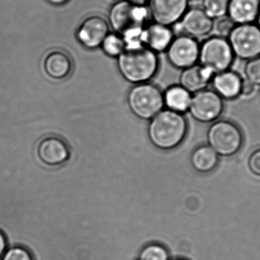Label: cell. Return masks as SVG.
I'll return each instance as SVG.
<instances>
[{
    "label": "cell",
    "instance_id": "33",
    "mask_svg": "<svg viewBox=\"0 0 260 260\" xmlns=\"http://www.w3.org/2000/svg\"><path fill=\"white\" fill-rule=\"evenodd\" d=\"M189 2H197L199 1V0H188Z\"/></svg>",
    "mask_w": 260,
    "mask_h": 260
},
{
    "label": "cell",
    "instance_id": "5",
    "mask_svg": "<svg viewBox=\"0 0 260 260\" xmlns=\"http://www.w3.org/2000/svg\"><path fill=\"white\" fill-rule=\"evenodd\" d=\"M234 55L227 38L213 36L205 40L200 46V64L214 75L230 69Z\"/></svg>",
    "mask_w": 260,
    "mask_h": 260
},
{
    "label": "cell",
    "instance_id": "2",
    "mask_svg": "<svg viewBox=\"0 0 260 260\" xmlns=\"http://www.w3.org/2000/svg\"><path fill=\"white\" fill-rule=\"evenodd\" d=\"M148 15L145 6H136L127 0H119L110 9L109 25L126 43L138 41L147 24Z\"/></svg>",
    "mask_w": 260,
    "mask_h": 260
},
{
    "label": "cell",
    "instance_id": "16",
    "mask_svg": "<svg viewBox=\"0 0 260 260\" xmlns=\"http://www.w3.org/2000/svg\"><path fill=\"white\" fill-rule=\"evenodd\" d=\"M242 82L241 76L230 70L217 73L212 79L214 91L225 99H235L241 96Z\"/></svg>",
    "mask_w": 260,
    "mask_h": 260
},
{
    "label": "cell",
    "instance_id": "24",
    "mask_svg": "<svg viewBox=\"0 0 260 260\" xmlns=\"http://www.w3.org/2000/svg\"><path fill=\"white\" fill-rule=\"evenodd\" d=\"M246 79L256 86L260 85V56L249 60L244 67Z\"/></svg>",
    "mask_w": 260,
    "mask_h": 260
},
{
    "label": "cell",
    "instance_id": "18",
    "mask_svg": "<svg viewBox=\"0 0 260 260\" xmlns=\"http://www.w3.org/2000/svg\"><path fill=\"white\" fill-rule=\"evenodd\" d=\"M44 69L49 77L61 80L70 76L73 70V61L68 53L53 50L46 56Z\"/></svg>",
    "mask_w": 260,
    "mask_h": 260
},
{
    "label": "cell",
    "instance_id": "1",
    "mask_svg": "<svg viewBox=\"0 0 260 260\" xmlns=\"http://www.w3.org/2000/svg\"><path fill=\"white\" fill-rule=\"evenodd\" d=\"M126 44L124 50L117 57V67L120 74L134 85L148 82L158 71V55L141 41Z\"/></svg>",
    "mask_w": 260,
    "mask_h": 260
},
{
    "label": "cell",
    "instance_id": "14",
    "mask_svg": "<svg viewBox=\"0 0 260 260\" xmlns=\"http://www.w3.org/2000/svg\"><path fill=\"white\" fill-rule=\"evenodd\" d=\"M38 156L44 164L56 166L68 159L69 151L62 140L56 137H47L38 143Z\"/></svg>",
    "mask_w": 260,
    "mask_h": 260
},
{
    "label": "cell",
    "instance_id": "31",
    "mask_svg": "<svg viewBox=\"0 0 260 260\" xmlns=\"http://www.w3.org/2000/svg\"><path fill=\"white\" fill-rule=\"evenodd\" d=\"M49 3L53 5V6H62V5L65 4L69 0H47Z\"/></svg>",
    "mask_w": 260,
    "mask_h": 260
},
{
    "label": "cell",
    "instance_id": "8",
    "mask_svg": "<svg viewBox=\"0 0 260 260\" xmlns=\"http://www.w3.org/2000/svg\"><path fill=\"white\" fill-rule=\"evenodd\" d=\"M222 98L214 90H202L194 93L191 99L189 111L194 119L203 123L216 121L224 111Z\"/></svg>",
    "mask_w": 260,
    "mask_h": 260
},
{
    "label": "cell",
    "instance_id": "17",
    "mask_svg": "<svg viewBox=\"0 0 260 260\" xmlns=\"http://www.w3.org/2000/svg\"><path fill=\"white\" fill-rule=\"evenodd\" d=\"M260 0H229L228 17L235 24L253 23L257 18Z\"/></svg>",
    "mask_w": 260,
    "mask_h": 260
},
{
    "label": "cell",
    "instance_id": "23",
    "mask_svg": "<svg viewBox=\"0 0 260 260\" xmlns=\"http://www.w3.org/2000/svg\"><path fill=\"white\" fill-rule=\"evenodd\" d=\"M139 260H169V254L162 246L150 244L141 251Z\"/></svg>",
    "mask_w": 260,
    "mask_h": 260
},
{
    "label": "cell",
    "instance_id": "25",
    "mask_svg": "<svg viewBox=\"0 0 260 260\" xmlns=\"http://www.w3.org/2000/svg\"><path fill=\"white\" fill-rule=\"evenodd\" d=\"M2 260H33V257L27 249L14 247L4 253Z\"/></svg>",
    "mask_w": 260,
    "mask_h": 260
},
{
    "label": "cell",
    "instance_id": "9",
    "mask_svg": "<svg viewBox=\"0 0 260 260\" xmlns=\"http://www.w3.org/2000/svg\"><path fill=\"white\" fill-rule=\"evenodd\" d=\"M200 46L195 38L185 34L178 35L167 49L168 61L173 67L182 70L192 67L199 61Z\"/></svg>",
    "mask_w": 260,
    "mask_h": 260
},
{
    "label": "cell",
    "instance_id": "22",
    "mask_svg": "<svg viewBox=\"0 0 260 260\" xmlns=\"http://www.w3.org/2000/svg\"><path fill=\"white\" fill-rule=\"evenodd\" d=\"M229 0H203V9L209 17L221 18L227 15Z\"/></svg>",
    "mask_w": 260,
    "mask_h": 260
},
{
    "label": "cell",
    "instance_id": "27",
    "mask_svg": "<svg viewBox=\"0 0 260 260\" xmlns=\"http://www.w3.org/2000/svg\"><path fill=\"white\" fill-rule=\"evenodd\" d=\"M248 166L252 174L260 177V149L256 150L250 155Z\"/></svg>",
    "mask_w": 260,
    "mask_h": 260
},
{
    "label": "cell",
    "instance_id": "13",
    "mask_svg": "<svg viewBox=\"0 0 260 260\" xmlns=\"http://www.w3.org/2000/svg\"><path fill=\"white\" fill-rule=\"evenodd\" d=\"M174 38V32L170 26L153 22L145 25L139 41L148 48L158 53L166 51Z\"/></svg>",
    "mask_w": 260,
    "mask_h": 260
},
{
    "label": "cell",
    "instance_id": "26",
    "mask_svg": "<svg viewBox=\"0 0 260 260\" xmlns=\"http://www.w3.org/2000/svg\"><path fill=\"white\" fill-rule=\"evenodd\" d=\"M235 25L236 24L234 23V21L229 17L224 16L222 18H219L216 25H215V29H216V32L219 35L218 36L228 38V37L229 36Z\"/></svg>",
    "mask_w": 260,
    "mask_h": 260
},
{
    "label": "cell",
    "instance_id": "3",
    "mask_svg": "<svg viewBox=\"0 0 260 260\" xmlns=\"http://www.w3.org/2000/svg\"><path fill=\"white\" fill-rule=\"evenodd\" d=\"M187 124L181 113L170 109L156 114L148 128V136L153 145L160 149L175 148L186 136Z\"/></svg>",
    "mask_w": 260,
    "mask_h": 260
},
{
    "label": "cell",
    "instance_id": "30",
    "mask_svg": "<svg viewBox=\"0 0 260 260\" xmlns=\"http://www.w3.org/2000/svg\"><path fill=\"white\" fill-rule=\"evenodd\" d=\"M127 1L130 2L133 4L136 5V6H145L148 4L149 0H127Z\"/></svg>",
    "mask_w": 260,
    "mask_h": 260
},
{
    "label": "cell",
    "instance_id": "35",
    "mask_svg": "<svg viewBox=\"0 0 260 260\" xmlns=\"http://www.w3.org/2000/svg\"><path fill=\"white\" fill-rule=\"evenodd\" d=\"M116 1H119V0H116Z\"/></svg>",
    "mask_w": 260,
    "mask_h": 260
},
{
    "label": "cell",
    "instance_id": "20",
    "mask_svg": "<svg viewBox=\"0 0 260 260\" xmlns=\"http://www.w3.org/2000/svg\"><path fill=\"white\" fill-rule=\"evenodd\" d=\"M191 99V93L180 85L170 87L164 94L165 105L168 109L181 114L189 110Z\"/></svg>",
    "mask_w": 260,
    "mask_h": 260
},
{
    "label": "cell",
    "instance_id": "6",
    "mask_svg": "<svg viewBox=\"0 0 260 260\" xmlns=\"http://www.w3.org/2000/svg\"><path fill=\"white\" fill-rule=\"evenodd\" d=\"M208 143L218 155L232 157L241 151L244 136L239 127L227 120L215 122L208 131Z\"/></svg>",
    "mask_w": 260,
    "mask_h": 260
},
{
    "label": "cell",
    "instance_id": "28",
    "mask_svg": "<svg viewBox=\"0 0 260 260\" xmlns=\"http://www.w3.org/2000/svg\"><path fill=\"white\" fill-rule=\"evenodd\" d=\"M255 85L252 84L251 82H249L248 80L245 79L243 80L242 85H241V95L244 96H250L253 94L254 92Z\"/></svg>",
    "mask_w": 260,
    "mask_h": 260
},
{
    "label": "cell",
    "instance_id": "15",
    "mask_svg": "<svg viewBox=\"0 0 260 260\" xmlns=\"http://www.w3.org/2000/svg\"><path fill=\"white\" fill-rule=\"evenodd\" d=\"M215 75L200 64L183 69L180 76V85L190 93L206 90Z\"/></svg>",
    "mask_w": 260,
    "mask_h": 260
},
{
    "label": "cell",
    "instance_id": "11",
    "mask_svg": "<svg viewBox=\"0 0 260 260\" xmlns=\"http://www.w3.org/2000/svg\"><path fill=\"white\" fill-rule=\"evenodd\" d=\"M109 33V23L102 17L92 15L85 18L79 25L76 38L85 48L94 50L102 46Z\"/></svg>",
    "mask_w": 260,
    "mask_h": 260
},
{
    "label": "cell",
    "instance_id": "34",
    "mask_svg": "<svg viewBox=\"0 0 260 260\" xmlns=\"http://www.w3.org/2000/svg\"><path fill=\"white\" fill-rule=\"evenodd\" d=\"M173 260H186V259H173Z\"/></svg>",
    "mask_w": 260,
    "mask_h": 260
},
{
    "label": "cell",
    "instance_id": "32",
    "mask_svg": "<svg viewBox=\"0 0 260 260\" xmlns=\"http://www.w3.org/2000/svg\"><path fill=\"white\" fill-rule=\"evenodd\" d=\"M256 21H257V25L259 26V27L260 28V9L259 11V13H258L257 18H256Z\"/></svg>",
    "mask_w": 260,
    "mask_h": 260
},
{
    "label": "cell",
    "instance_id": "29",
    "mask_svg": "<svg viewBox=\"0 0 260 260\" xmlns=\"http://www.w3.org/2000/svg\"><path fill=\"white\" fill-rule=\"evenodd\" d=\"M6 249V239L3 232H0V259L4 255Z\"/></svg>",
    "mask_w": 260,
    "mask_h": 260
},
{
    "label": "cell",
    "instance_id": "10",
    "mask_svg": "<svg viewBox=\"0 0 260 260\" xmlns=\"http://www.w3.org/2000/svg\"><path fill=\"white\" fill-rule=\"evenodd\" d=\"M148 13L154 22L170 26L177 24L188 9V0H149Z\"/></svg>",
    "mask_w": 260,
    "mask_h": 260
},
{
    "label": "cell",
    "instance_id": "4",
    "mask_svg": "<svg viewBox=\"0 0 260 260\" xmlns=\"http://www.w3.org/2000/svg\"><path fill=\"white\" fill-rule=\"evenodd\" d=\"M127 102L132 112L139 119H153L165 105L161 90L149 82L136 84L129 90Z\"/></svg>",
    "mask_w": 260,
    "mask_h": 260
},
{
    "label": "cell",
    "instance_id": "21",
    "mask_svg": "<svg viewBox=\"0 0 260 260\" xmlns=\"http://www.w3.org/2000/svg\"><path fill=\"white\" fill-rule=\"evenodd\" d=\"M126 44L125 40L117 33H109L104 40L101 47L107 56L117 58L124 50Z\"/></svg>",
    "mask_w": 260,
    "mask_h": 260
},
{
    "label": "cell",
    "instance_id": "7",
    "mask_svg": "<svg viewBox=\"0 0 260 260\" xmlns=\"http://www.w3.org/2000/svg\"><path fill=\"white\" fill-rule=\"evenodd\" d=\"M235 56L249 61L260 56V28L254 23L236 24L228 37Z\"/></svg>",
    "mask_w": 260,
    "mask_h": 260
},
{
    "label": "cell",
    "instance_id": "19",
    "mask_svg": "<svg viewBox=\"0 0 260 260\" xmlns=\"http://www.w3.org/2000/svg\"><path fill=\"white\" fill-rule=\"evenodd\" d=\"M218 154L207 145L199 147L192 153L191 163L196 170L202 174H209L213 171L219 162Z\"/></svg>",
    "mask_w": 260,
    "mask_h": 260
},
{
    "label": "cell",
    "instance_id": "12",
    "mask_svg": "<svg viewBox=\"0 0 260 260\" xmlns=\"http://www.w3.org/2000/svg\"><path fill=\"white\" fill-rule=\"evenodd\" d=\"M177 24L185 35L201 38L209 35L214 27V19L206 13L203 8L188 9Z\"/></svg>",
    "mask_w": 260,
    "mask_h": 260
}]
</instances>
